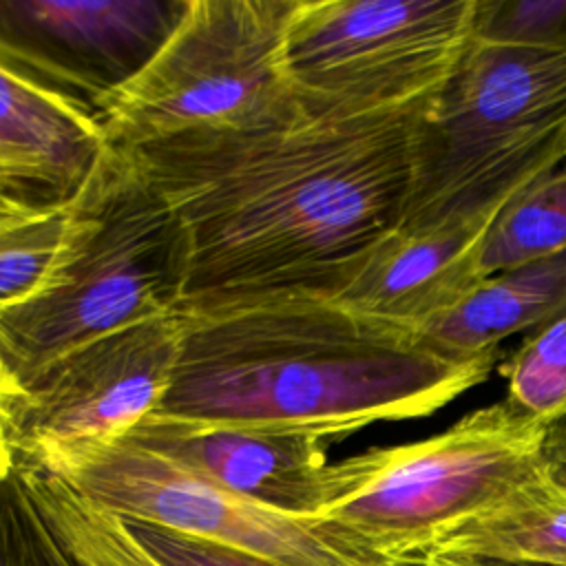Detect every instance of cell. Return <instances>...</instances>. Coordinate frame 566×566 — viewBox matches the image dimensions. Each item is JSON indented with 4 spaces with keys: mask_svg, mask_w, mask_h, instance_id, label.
<instances>
[{
    "mask_svg": "<svg viewBox=\"0 0 566 566\" xmlns=\"http://www.w3.org/2000/svg\"><path fill=\"white\" fill-rule=\"evenodd\" d=\"M429 102L130 150L186 228V301L329 292L402 226Z\"/></svg>",
    "mask_w": 566,
    "mask_h": 566,
    "instance_id": "cell-1",
    "label": "cell"
},
{
    "mask_svg": "<svg viewBox=\"0 0 566 566\" xmlns=\"http://www.w3.org/2000/svg\"><path fill=\"white\" fill-rule=\"evenodd\" d=\"M155 413L190 422L345 436L422 418L484 382L495 354L455 358L420 332L316 290L186 301Z\"/></svg>",
    "mask_w": 566,
    "mask_h": 566,
    "instance_id": "cell-2",
    "label": "cell"
},
{
    "mask_svg": "<svg viewBox=\"0 0 566 566\" xmlns=\"http://www.w3.org/2000/svg\"><path fill=\"white\" fill-rule=\"evenodd\" d=\"M69 201L49 279L0 314V354L20 385L88 340L179 312L188 296L186 228L130 150L106 146Z\"/></svg>",
    "mask_w": 566,
    "mask_h": 566,
    "instance_id": "cell-3",
    "label": "cell"
},
{
    "mask_svg": "<svg viewBox=\"0 0 566 566\" xmlns=\"http://www.w3.org/2000/svg\"><path fill=\"white\" fill-rule=\"evenodd\" d=\"M566 159V44L471 40L420 119L405 230L495 214Z\"/></svg>",
    "mask_w": 566,
    "mask_h": 566,
    "instance_id": "cell-4",
    "label": "cell"
},
{
    "mask_svg": "<svg viewBox=\"0 0 566 566\" xmlns=\"http://www.w3.org/2000/svg\"><path fill=\"white\" fill-rule=\"evenodd\" d=\"M546 427L504 400L442 433L336 462L338 491L321 515L360 566L418 555L433 537L539 475Z\"/></svg>",
    "mask_w": 566,
    "mask_h": 566,
    "instance_id": "cell-5",
    "label": "cell"
},
{
    "mask_svg": "<svg viewBox=\"0 0 566 566\" xmlns=\"http://www.w3.org/2000/svg\"><path fill=\"white\" fill-rule=\"evenodd\" d=\"M296 0H188L153 60L99 113L106 146L250 133L305 115L283 62Z\"/></svg>",
    "mask_w": 566,
    "mask_h": 566,
    "instance_id": "cell-6",
    "label": "cell"
},
{
    "mask_svg": "<svg viewBox=\"0 0 566 566\" xmlns=\"http://www.w3.org/2000/svg\"><path fill=\"white\" fill-rule=\"evenodd\" d=\"M475 0H296L283 62L310 117L433 99L473 40Z\"/></svg>",
    "mask_w": 566,
    "mask_h": 566,
    "instance_id": "cell-7",
    "label": "cell"
},
{
    "mask_svg": "<svg viewBox=\"0 0 566 566\" xmlns=\"http://www.w3.org/2000/svg\"><path fill=\"white\" fill-rule=\"evenodd\" d=\"M179 312L88 340L49 363L13 402V460L64 473L80 458L126 438L153 416L172 380Z\"/></svg>",
    "mask_w": 566,
    "mask_h": 566,
    "instance_id": "cell-8",
    "label": "cell"
},
{
    "mask_svg": "<svg viewBox=\"0 0 566 566\" xmlns=\"http://www.w3.org/2000/svg\"><path fill=\"white\" fill-rule=\"evenodd\" d=\"M95 506L250 553L276 566H360L321 517H296L234 495L128 438L60 473Z\"/></svg>",
    "mask_w": 566,
    "mask_h": 566,
    "instance_id": "cell-9",
    "label": "cell"
},
{
    "mask_svg": "<svg viewBox=\"0 0 566 566\" xmlns=\"http://www.w3.org/2000/svg\"><path fill=\"white\" fill-rule=\"evenodd\" d=\"M188 0H0V62L99 119Z\"/></svg>",
    "mask_w": 566,
    "mask_h": 566,
    "instance_id": "cell-10",
    "label": "cell"
},
{
    "mask_svg": "<svg viewBox=\"0 0 566 566\" xmlns=\"http://www.w3.org/2000/svg\"><path fill=\"white\" fill-rule=\"evenodd\" d=\"M126 438L279 513L321 517L336 500V462L325 458V438L307 431L190 422L153 413Z\"/></svg>",
    "mask_w": 566,
    "mask_h": 566,
    "instance_id": "cell-11",
    "label": "cell"
},
{
    "mask_svg": "<svg viewBox=\"0 0 566 566\" xmlns=\"http://www.w3.org/2000/svg\"><path fill=\"white\" fill-rule=\"evenodd\" d=\"M495 217L497 212L424 230L398 228L325 294L363 314L418 332L484 279L480 248Z\"/></svg>",
    "mask_w": 566,
    "mask_h": 566,
    "instance_id": "cell-12",
    "label": "cell"
},
{
    "mask_svg": "<svg viewBox=\"0 0 566 566\" xmlns=\"http://www.w3.org/2000/svg\"><path fill=\"white\" fill-rule=\"evenodd\" d=\"M104 148L91 113L0 62V175L22 201H69Z\"/></svg>",
    "mask_w": 566,
    "mask_h": 566,
    "instance_id": "cell-13",
    "label": "cell"
},
{
    "mask_svg": "<svg viewBox=\"0 0 566 566\" xmlns=\"http://www.w3.org/2000/svg\"><path fill=\"white\" fill-rule=\"evenodd\" d=\"M566 314V252L484 276L460 303L418 332L455 358L497 354V345Z\"/></svg>",
    "mask_w": 566,
    "mask_h": 566,
    "instance_id": "cell-14",
    "label": "cell"
},
{
    "mask_svg": "<svg viewBox=\"0 0 566 566\" xmlns=\"http://www.w3.org/2000/svg\"><path fill=\"white\" fill-rule=\"evenodd\" d=\"M411 559L566 566V489L542 471L442 531Z\"/></svg>",
    "mask_w": 566,
    "mask_h": 566,
    "instance_id": "cell-15",
    "label": "cell"
},
{
    "mask_svg": "<svg viewBox=\"0 0 566 566\" xmlns=\"http://www.w3.org/2000/svg\"><path fill=\"white\" fill-rule=\"evenodd\" d=\"M566 252V159L513 197L480 248L482 276Z\"/></svg>",
    "mask_w": 566,
    "mask_h": 566,
    "instance_id": "cell-16",
    "label": "cell"
},
{
    "mask_svg": "<svg viewBox=\"0 0 566 566\" xmlns=\"http://www.w3.org/2000/svg\"><path fill=\"white\" fill-rule=\"evenodd\" d=\"M22 467L82 566H161L133 539L122 517L88 502L64 478L29 464Z\"/></svg>",
    "mask_w": 566,
    "mask_h": 566,
    "instance_id": "cell-17",
    "label": "cell"
},
{
    "mask_svg": "<svg viewBox=\"0 0 566 566\" xmlns=\"http://www.w3.org/2000/svg\"><path fill=\"white\" fill-rule=\"evenodd\" d=\"M500 374L511 409L544 427L566 418V314L528 332Z\"/></svg>",
    "mask_w": 566,
    "mask_h": 566,
    "instance_id": "cell-18",
    "label": "cell"
},
{
    "mask_svg": "<svg viewBox=\"0 0 566 566\" xmlns=\"http://www.w3.org/2000/svg\"><path fill=\"white\" fill-rule=\"evenodd\" d=\"M71 223V201L38 206L0 228V314L31 298L49 279Z\"/></svg>",
    "mask_w": 566,
    "mask_h": 566,
    "instance_id": "cell-19",
    "label": "cell"
},
{
    "mask_svg": "<svg viewBox=\"0 0 566 566\" xmlns=\"http://www.w3.org/2000/svg\"><path fill=\"white\" fill-rule=\"evenodd\" d=\"M0 566H82L15 460L0 484Z\"/></svg>",
    "mask_w": 566,
    "mask_h": 566,
    "instance_id": "cell-20",
    "label": "cell"
},
{
    "mask_svg": "<svg viewBox=\"0 0 566 566\" xmlns=\"http://www.w3.org/2000/svg\"><path fill=\"white\" fill-rule=\"evenodd\" d=\"M473 38L517 46H564L566 0H475Z\"/></svg>",
    "mask_w": 566,
    "mask_h": 566,
    "instance_id": "cell-21",
    "label": "cell"
},
{
    "mask_svg": "<svg viewBox=\"0 0 566 566\" xmlns=\"http://www.w3.org/2000/svg\"><path fill=\"white\" fill-rule=\"evenodd\" d=\"M122 522L133 539L161 566H276L250 553L192 537L153 522L126 517H122Z\"/></svg>",
    "mask_w": 566,
    "mask_h": 566,
    "instance_id": "cell-22",
    "label": "cell"
},
{
    "mask_svg": "<svg viewBox=\"0 0 566 566\" xmlns=\"http://www.w3.org/2000/svg\"><path fill=\"white\" fill-rule=\"evenodd\" d=\"M542 464L546 475L566 489V418L546 427Z\"/></svg>",
    "mask_w": 566,
    "mask_h": 566,
    "instance_id": "cell-23",
    "label": "cell"
},
{
    "mask_svg": "<svg viewBox=\"0 0 566 566\" xmlns=\"http://www.w3.org/2000/svg\"><path fill=\"white\" fill-rule=\"evenodd\" d=\"M20 394H22V385L11 374V369L7 367V363L0 354V440H4V442H7V422L11 416L13 402L18 400Z\"/></svg>",
    "mask_w": 566,
    "mask_h": 566,
    "instance_id": "cell-24",
    "label": "cell"
},
{
    "mask_svg": "<svg viewBox=\"0 0 566 566\" xmlns=\"http://www.w3.org/2000/svg\"><path fill=\"white\" fill-rule=\"evenodd\" d=\"M451 566H548V564H509V562H486V559H451Z\"/></svg>",
    "mask_w": 566,
    "mask_h": 566,
    "instance_id": "cell-25",
    "label": "cell"
},
{
    "mask_svg": "<svg viewBox=\"0 0 566 566\" xmlns=\"http://www.w3.org/2000/svg\"><path fill=\"white\" fill-rule=\"evenodd\" d=\"M11 467H13V453H11L9 444L4 440H0V484L9 475Z\"/></svg>",
    "mask_w": 566,
    "mask_h": 566,
    "instance_id": "cell-26",
    "label": "cell"
},
{
    "mask_svg": "<svg viewBox=\"0 0 566 566\" xmlns=\"http://www.w3.org/2000/svg\"><path fill=\"white\" fill-rule=\"evenodd\" d=\"M389 566H451L447 562H422V559H402V562H396V564H389Z\"/></svg>",
    "mask_w": 566,
    "mask_h": 566,
    "instance_id": "cell-27",
    "label": "cell"
},
{
    "mask_svg": "<svg viewBox=\"0 0 566 566\" xmlns=\"http://www.w3.org/2000/svg\"><path fill=\"white\" fill-rule=\"evenodd\" d=\"M2 179H4V177H2Z\"/></svg>",
    "mask_w": 566,
    "mask_h": 566,
    "instance_id": "cell-28",
    "label": "cell"
}]
</instances>
